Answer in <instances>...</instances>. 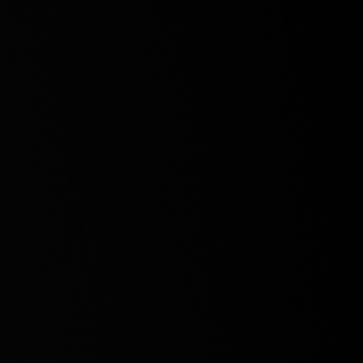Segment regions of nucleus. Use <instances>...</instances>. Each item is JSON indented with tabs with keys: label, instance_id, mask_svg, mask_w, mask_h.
<instances>
[]
</instances>
